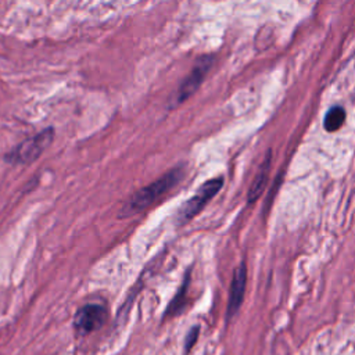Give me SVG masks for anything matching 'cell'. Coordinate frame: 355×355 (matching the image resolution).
Masks as SVG:
<instances>
[{"label": "cell", "mask_w": 355, "mask_h": 355, "mask_svg": "<svg viewBox=\"0 0 355 355\" xmlns=\"http://www.w3.org/2000/svg\"><path fill=\"white\" fill-rule=\"evenodd\" d=\"M198 331H200V329H198L197 326H194V327L190 330V333L187 334V340H186V349H190L191 345L196 343V340H197V337H198Z\"/></svg>", "instance_id": "10"}, {"label": "cell", "mask_w": 355, "mask_h": 355, "mask_svg": "<svg viewBox=\"0 0 355 355\" xmlns=\"http://www.w3.org/2000/svg\"><path fill=\"white\" fill-rule=\"evenodd\" d=\"M345 121V111L343 107L340 105H336V107H331L326 116H324V129L327 132H336L338 130L343 123Z\"/></svg>", "instance_id": "8"}, {"label": "cell", "mask_w": 355, "mask_h": 355, "mask_svg": "<svg viewBox=\"0 0 355 355\" xmlns=\"http://www.w3.org/2000/svg\"><path fill=\"white\" fill-rule=\"evenodd\" d=\"M107 311L100 304L83 305L75 315L73 326L80 336H86L103 326L105 322Z\"/></svg>", "instance_id": "5"}, {"label": "cell", "mask_w": 355, "mask_h": 355, "mask_svg": "<svg viewBox=\"0 0 355 355\" xmlns=\"http://www.w3.org/2000/svg\"><path fill=\"white\" fill-rule=\"evenodd\" d=\"M222 186H223V178H214L207 180L204 184H201L200 189L196 191V194L179 208L176 214L178 223L182 225L193 219L216 196V193L222 189Z\"/></svg>", "instance_id": "3"}, {"label": "cell", "mask_w": 355, "mask_h": 355, "mask_svg": "<svg viewBox=\"0 0 355 355\" xmlns=\"http://www.w3.org/2000/svg\"><path fill=\"white\" fill-rule=\"evenodd\" d=\"M187 286H189V275H187L186 280L183 282L180 290H179L178 294L175 295V298L171 301V304H169V306H168V309H166V315H169V313L175 315L176 312L182 311V308H183V301H184V297H186Z\"/></svg>", "instance_id": "9"}, {"label": "cell", "mask_w": 355, "mask_h": 355, "mask_svg": "<svg viewBox=\"0 0 355 355\" xmlns=\"http://www.w3.org/2000/svg\"><path fill=\"white\" fill-rule=\"evenodd\" d=\"M269 168H270V154H268V157L262 162L261 168L258 169V172H257V175H255V178L251 183V187L248 190V202H254L262 194V191L266 186V182H268Z\"/></svg>", "instance_id": "7"}, {"label": "cell", "mask_w": 355, "mask_h": 355, "mask_svg": "<svg viewBox=\"0 0 355 355\" xmlns=\"http://www.w3.org/2000/svg\"><path fill=\"white\" fill-rule=\"evenodd\" d=\"M183 176L182 168H173L168 171L165 175L158 178L157 180L151 182L146 187L136 191L130 200L125 204L122 209V216H129L133 214H137L147 207H150L153 202H155L162 194H165L168 190H171Z\"/></svg>", "instance_id": "1"}, {"label": "cell", "mask_w": 355, "mask_h": 355, "mask_svg": "<svg viewBox=\"0 0 355 355\" xmlns=\"http://www.w3.org/2000/svg\"><path fill=\"white\" fill-rule=\"evenodd\" d=\"M54 137L53 128H47L40 133L24 140L14 150H11L6 159L11 164H31L42 155V153L50 146Z\"/></svg>", "instance_id": "2"}, {"label": "cell", "mask_w": 355, "mask_h": 355, "mask_svg": "<svg viewBox=\"0 0 355 355\" xmlns=\"http://www.w3.org/2000/svg\"><path fill=\"white\" fill-rule=\"evenodd\" d=\"M245 283H247V268H245V263L241 262L233 273L230 291H229V301H227V318L234 316V313L241 306V302L244 300Z\"/></svg>", "instance_id": "6"}, {"label": "cell", "mask_w": 355, "mask_h": 355, "mask_svg": "<svg viewBox=\"0 0 355 355\" xmlns=\"http://www.w3.org/2000/svg\"><path fill=\"white\" fill-rule=\"evenodd\" d=\"M212 64H214V57L212 55H202L196 61L191 71L186 75V78L179 85V87L176 90V94H175L173 100L171 101V107H176V105L182 104L193 93L197 92V89L200 87V85L205 79L207 73L209 72Z\"/></svg>", "instance_id": "4"}]
</instances>
